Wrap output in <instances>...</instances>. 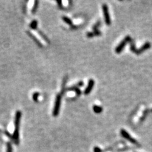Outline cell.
Returning a JSON list of instances; mask_svg holds the SVG:
<instances>
[{
    "mask_svg": "<svg viewBox=\"0 0 152 152\" xmlns=\"http://www.w3.org/2000/svg\"><path fill=\"white\" fill-rule=\"evenodd\" d=\"M22 117V112L20 111H17L16 113L15 119V130L12 136V139L14 141L15 144H19V126H20V119Z\"/></svg>",
    "mask_w": 152,
    "mask_h": 152,
    "instance_id": "6da1fadb",
    "label": "cell"
},
{
    "mask_svg": "<svg viewBox=\"0 0 152 152\" xmlns=\"http://www.w3.org/2000/svg\"><path fill=\"white\" fill-rule=\"evenodd\" d=\"M130 50L132 52H133L134 53L136 54V55H139L141 53H143L145 51L147 50L148 49H150L151 48V44L149 42H146L142 46V47H141L139 49H136V46H135L134 42L132 39H131L130 41Z\"/></svg>",
    "mask_w": 152,
    "mask_h": 152,
    "instance_id": "7a4b0ae2",
    "label": "cell"
},
{
    "mask_svg": "<svg viewBox=\"0 0 152 152\" xmlns=\"http://www.w3.org/2000/svg\"><path fill=\"white\" fill-rule=\"evenodd\" d=\"M62 95L60 93L57 94L56 96V99H55V105L53 107V115L54 117H56L58 115L59 112H60V105H61V101H62Z\"/></svg>",
    "mask_w": 152,
    "mask_h": 152,
    "instance_id": "3957f363",
    "label": "cell"
},
{
    "mask_svg": "<svg viewBox=\"0 0 152 152\" xmlns=\"http://www.w3.org/2000/svg\"><path fill=\"white\" fill-rule=\"evenodd\" d=\"M131 39H131V37L129 36H126V37H124V39L121 42V43H119V45H118V46L116 47V48H115V53H118V54L121 53V52L123 51L124 48H125L126 45L128 43H129Z\"/></svg>",
    "mask_w": 152,
    "mask_h": 152,
    "instance_id": "277c9868",
    "label": "cell"
},
{
    "mask_svg": "<svg viewBox=\"0 0 152 152\" xmlns=\"http://www.w3.org/2000/svg\"><path fill=\"white\" fill-rule=\"evenodd\" d=\"M102 9H103V12L104 15V19H105V23L110 25L111 24V19L110 17L109 11H108V8L106 4H103L102 5Z\"/></svg>",
    "mask_w": 152,
    "mask_h": 152,
    "instance_id": "5b68a950",
    "label": "cell"
},
{
    "mask_svg": "<svg viewBox=\"0 0 152 152\" xmlns=\"http://www.w3.org/2000/svg\"><path fill=\"white\" fill-rule=\"evenodd\" d=\"M121 134L125 139H126L127 140L129 141V142H131V143L134 144V145H138V141H137L135 139H134V138H132L131 135L129 134L126 130H124V129H121Z\"/></svg>",
    "mask_w": 152,
    "mask_h": 152,
    "instance_id": "8992f818",
    "label": "cell"
},
{
    "mask_svg": "<svg viewBox=\"0 0 152 152\" xmlns=\"http://www.w3.org/2000/svg\"><path fill=\"white\" fill-rule=\"evenodd\" d=\"M95 85V81H94L93 79H89V82H88V86L86 87V88L85 89L84 91V95H89L91 92L92 89L93 88V86Z\"/></svg>",
    "mask_w": 152,
    "mask_h": 152,
    "instance_id": "52a82bcc",
    "label": "cell"
},
{
    "mask_svg": "<svg viewBox=\"0 0 152 152\" xmlns=\"http://www.w3.org/2000/svg\"><path fill=\"white\" fill-rule=\"evenodd\" d=\"M27 32V34H28V36H29V37H30V38H32V39H33L34 41L35 42V43H36V45H37V46H39V47L40 48H42L43 47V44H42L41 43L40 41L39 40V39H37V37H36V36H34V35L31 32L29 31V30H27V31L26 32Z\"/></svg>",
    "mask_w": 152,
    "mask_h": 152,
    "instance_id": "ba28073f",
    "label": "cell"
},
{
    "mask_svg": "<svg viewBox=\"0 0 152 152\" xmlns=\"http://www.w3.org/2000/svg\"><path fill=\"white\" fill-rule=\"evenodd\" d=\"M67 80H68V76H65L63 78V82H62V90H61L60 94L62 95H63V94L65 93V92L67 91V88H66V84L67 82Z\"/></svg>",
    "mask_w": 152,
    "mask_h": 152,
    "instance_id": "9c48e42d",
    "label": "cell"
},
{
    "mask_svg": "<svg viewBox=\"0 0 152 152\" xmlns=\"http://www.w3.org/2000/svg\"><path fill=\"white\" fill-rule=\"evenodd\" d=\"M84 85V82L83 81H79V82H77V83L76 84L74 85V86H71V87H69V88H67V91H74L75 89H76V88H77L79 87H81V86H82Z\"/></svg>",
    "mask_w": 152,
    "mask_h": 152,
    "instance_id": "30bf717a",
    "label": "cell"
},
{
    "mask_svg": "<svg viewBox=\"0 0 152 152\" xmlns=\"http://www.w3.org/2000/svg\"><path fill=\"white\" fill-rule=\"evenodd\" d=\"M93 110L95 112V113H101L102 111H103V108L101 106H99V105H94L93 106Z\"/></svg>",
    "mask_w": 152,
    "mask_h": 152,
    "instance_id": "8fae6325",
    "label": "cell"
},
{
    "mask_svg": "<svg viewBox=\"0 0 152 152\" xmlns=\"http://www.w3.org/2000/svg\"><path fill=\"white\" fill-rule=\"evenodd\" d=\"M36 30H37V33H38V34H39V36H41L42 38H43V39H44V40H45V41L46 42V43H50V40H49L48 38V37H46V35H45V34L43 33V32H41L40 30H39V29H37Z\"/></svg>",
    "mask_w": 152,
    "mask_h": 152,
    "instance_id": "7c38bea8",
    "label": "cell"
},
{
    "mask_svg": "<svg viewBox=\"0 0 152 152\" xmlns=\"http://www.w3.org/2000/svg\"><path fill=\"white\" fill-rule=\"evenodd\" d=\"M30 27L33 30H37V21L36 20H34L32 21L30 24Z\"/></svg>",
    "mask_w": 152,
    "mask_h": 152,
    "instance_id": "4fadbf2b",
    "label": "cell"
},
{
    "mask_svg": "<svg viewBox=\"0 0 152 152\" xmlns=\"http://www.w3.org/2000/svg\"><path fill=\"white\" fill-rule=\"evenodd\" d=\"M62 20L64 21V22H65V23L67 24L70 25V26H72V21L71 20V19H69V17H67L66 16H63V17H62Z\"/></svg>",
    "mask_w": 152,
    "mask_h": 152,
    "instance_id": "5bb4252c",
    "label": "cell"
},
{
    "mask_svg": "<svg viewBox=\"0 0 152 152\" xmlns=\"http://www.w3.org/2000/svg\"><path fill=\"white\" fill-rule=\"evenodd\" d=\"M38 5H39V1H35L34 4V6L32 9V13H35L37 11V9L38 8Z\"/></svg>",
    "mask_w": 152,
    "mask_h": 152,
    "instance_id": "9a60e30c",
    "label": "cell"
},
{
    "mask_svg": "<svg viewBox=\"0 0 152 152\" xmlns=\"http://www.w3.org/2000/svg\"><path fill=\"white\" fill-rule=\"evenodd\" d=\"M39 93L35 92L33 94V95H32V99H33V100L36 102L38 101V98H39Z\"/></svg>",
    "mask_w": 152,
    "mask_h": 152,
    "instance_id": "2e32d148",
    "label": "cell"
},
{
    "mask_svg": "<svg viewBox=\"0 0 152 152\" xmlns=\"http://www.w3.org/2000/svg\"><path fill=\"white\" fill-rule=\"evenodd\" d=\"M7 152H12V145L10 143H8L7 144Z\"/></svg>",
    "mask_w": 152,
    "mask_h": 152,
    "instance_id": "e0dca14e",
    "label": "cell"
},
{
    "mask_svg": "<svg viewBox=\"0 0 152 152\" xmlns=\"http://www.w3.org/2000/svg\"><path fill=\"white\" fill-rule=\"evenodd\" d=\"M100 25V22H98L95 25L93 26V30H97L98 28V27Z\"/></svg>",
    "mask_w": 152,
    "mask_h": 152,
    "instance_id": "ac0fdd59",
    "label": "cell"
},
{
    "mask_svg": "<svg viewBox=\"0 0 152 152\" xmlns=\"http://www.w3.org/2000/svg\"><path fill=\"white\" fill-rule=\"evenodd\" d=\"M74 91L76 92V95H78V96L80 95H81V93H82V92H81V91L80 90V89H79V88H76V89L74 90Z\"/></svg>",
    "mask_w": 152,
    "mask_h": 152,
    "instance_id": "d6986e66",
    "label": "cell"
},
{
    "mask_svg": "<svg viewBox=\"0 0 152 152\" xmlns=\"http://www.w3.org/2000/svg\"><path fill=\"white\" fill-rule=\"evenodd\" d=\"M86 36H87V37H89V38H91V37H93V36H95V35H94L93 32H88V33H87V34H86Z\"/></svg>",
    "mask_w": 152,
    "mask_h": 152,
    "instance_id": "ffe728a7",
    "label": "cell"
},
{
    "mask_svg": "<svg viewBox=\"0 0 152 152\" xmlns=\"http://www.w3.org/2000/svg\"><path fill=\"white\" fill-rule=\"evenodd\" d=\"M94 35L95 36H100V35L101 34V32L98 30V29H97V30H95L93 32Z\"/></svg>",
    "mask_w": 152,
    "mask_h": 152,
    "instance_id": "44dd1931",
    "label": "cell"
},
{
    "mask_svg": "<svg viewBox=\"0 0 152 152\" xmlns=\"http://www.w3.org/2000/svg\"><path fill=\"white\" fill-rule=\"evenodd\" d=\"M102 150L98 146H95L94 148V152H101Z\"/></svg>",
    "mask_w": 152,
    "mask_h": 152,
    "instance_id": "7402d4cb",
    "label": "cell"
},
{
    "mask_svg": "<svg viewBox=\"0 0 152 152\" xmlns=\"http://www.w3.org/2000/svg\"><path fill=\"white\" fill-rule=\"evenodd\" d=\"M56 2H57V3L58 4V6L60 8H63V5H62V1H56Z\"/></svg>",
    "mask_w": 152,
    "mask_h": 152,
    "instance_id": "603a6c76",
    "label": "cell"
},
{
    "mask_svg": "<svg viewBox=\"0 0 152 152\" xmlns=\"http://www.w3.org/2000/svg\"><path fill=\"white\" fill-rule=\"evenodd\" d=\"M151 112H152V110H151Z\"/></svg>",
    "mask_w": 152,
    "mask_h": 152,
    "instance_id": "cb8c5ba5",
    "label": "cell"
}]
</instances>
